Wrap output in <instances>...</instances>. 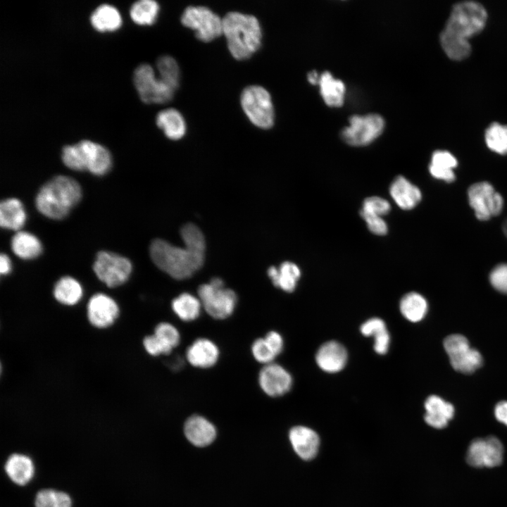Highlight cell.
Here are the masks:
<instances>
[{
	"instance_id": "cell-1",
	"label": "cell",
	"mask_w": 507,
	"mask_h": 507,
	"mask_svg": "<svg viewBox=\"0 0 507 507\" xmlns=\"http://www.w3.org/2000/svg\"><path fill=\"white\" fill-rule=\"evenodd\" d=\"M184 247L173 246L156 239L149 247L151 260L161 270L177 280L190 277L203 265L206 243L201 230L193 223L182 227Z\"/></svg>"
},
{
	"instance_id": "cell-2",
	"label": "cell",
	"mask_w": 507,
	"mask_h": 507,
	"mask_svg": "<svg viewBox=\"0 0 507 507\" xmlns=\"http://www.w3.org/2000/svg\"><path fill=\"white\" fill-rule=\"evenodd\" d=\"M223 35L230 54L237 61L250 58L262 44V27L253 15L227 13L223 18Z\"/></svg>"
},
{
	"instance_id": "cell-3",
	"label": "cell",
	"mask_w": 507,
	"mask_h": 507,
	"mask_svg": "<svg viewBox=\"0 0 507 507\" xmlns=\"http://www.w3.org/2000/svg\"><path fill=\"white\" fill-rule=\"evenodd\" d=\"M82 198V189L74 179L58 175L46 182L38 192L35 205L44 216L60 220L65 218Z\"/></svg>"
},
{
	"instance_id": "cell-4",
	"label": "cell",
	"mask_w": 507,
	"mask_h": 507,
	"mask_svg": "<svg viewBox=\"0 0 507 507\" xmlns=\"http://www.w3.org/2000/svg\"><path fill=\"white\" fill-rule=\"evenodd\" d=\"M62 161L71 170H87L95 175H104L112 166V158L104 146L90 140H81L62 149Z\"/></svg>"
},
{
	"instance_id": "cell-5",
	"label": "cell",
	"mask_w": 507,
	"mask_h": 507,
	"mask_svg": "<svg viewBox=\"0 0 507 507\" xmlns=\"http://www.w3.org/2000/svg\"><path fill=\"white\" fill-rule=\"evenodd\" d=\"M487 13L480 4L468 1L453 6L443 31L457 38L468 40L484 27Z\"/></svg>"
},
{
	"instance_id": "cell-6",
	"label": "cell",
	"mask_w": 507,
	"mask_h": 507,
	"mask_svg": "<svg viewBox=\"0 0 507 507\" xmlns=\"http://www.w3.org/2000/svg\"><path fill=\"white\" fill-rule=\"evenodd\" d=\"M242 108L256 127L270 129L275 123V110L270 94L260 85L246 87L240 95Z\"/></svg>"
},
{
	"instance_id": "cell-7",
	"label": "cell",
	"mask_w": 507,
	"mask_h": 507,
	"mask_svg": "<svg viewBox=\"0 0 507 507\" xmlns=\"http://www.w3.org/2000/svg\"><path fill=\"white\" fill-rule=\"evenodd\" d=\"M180 21L194 32L196 38L211 42L223 35V18L204 6H189L183 11Z\"/></svg>"
},
{
	"instance_id": "cell-8",
	"label": "cell",
	"mask_w": 507,
	"mask_h": 507,
	"mask_svg": "<svg viewBox=\"0 0 507 507\" xmlns=\"http://www.w3.org/2000/svg\"><path fill=\"white\" fill-rule=\"evenodd\" d=\"M133 82L141 101L146 104L168 103L176 92L156 77L154 68L147 63L140 64L135 68Z\"/></svg>"
},
{
	"instance_id": "cell-9",
	"label": "cell",
	"mask_w": 507,
	"mask_h": 507,
	"mask_svg": "<svg viewBox=\"0 0 507 507\" xmlns=\"http://www.w3.org/2000/svg\"><path fill=\"white\" fill-rule=\"evenodd\" d=\"M132 269V263L127 258L106 251H99L93 264L97 277L109 287L124 284Z\"/></svg>"
},
{
	"instance_id": "cell-10",
	"label": "cell",
	"mask_w": 507,
	"mask_h": 507,
	"mask_svg": "<svg viewBox=\"0 0 507 507\" xmlns=\"http://www.w3.org/2000/svg\"><path fill=\"white\" fill-rule=\"evenodd\" d=\"M384 127V119L377 114L353 115L349 126L342 130V137L351 146H365L378 137Z\"/></svg>"
},
{
	"instance_id": "cell-11",
	"label": "cell",
	"mask_w": 507,
	"mask_h": 507,
	"mask_svg": "<svg viewBox=\"0 0 507 507\" xmlns=\"http://www.w3.org/2000/svg\"><path fill=\"white\" fill-rule=\"evenodd\" d=\"M503 458V445L495 436L473 439L465 455L466 462L474 468H495L502 463Z\"/></svg>"
},
{
	"instance_id": "cell-12",
	"label": "cell",
	"mask_w": 507,
	"mask_h": 507,
	"mask_svg": "<svg viewBox=\"0 0 507 507\" xmlns=\"http://www.w3.org/2000/svg\"><path fill=\"white\" fill-rule=\"evenodd\" d=\"M198 295L204 310L215 319H225L231 315L237 304L234 291L224 287H217L211 283L200 285Z\"/></svg>"
},
{
	"instance_id": "cell-13",
	"label": "cell",
	"mask_w": 507,
	"mask_h": 507,
	"mask_svg": "<svg viewBox=\"0 0 507 507\" xmlns=\"http://www.w3.org/2000/svg\"><path fill=\"white\" fill-rule=\"evenodd\" d=\"M452 367L457 371L470 374L482 364L480 352L470 346L468 339L461 334L448 336L444 342Z\"/></svg>"
},
{
	"instance_id": "cell-14",
	"label": "cell",
	"mask_w": 507,
	"mask_h": 507,
	"mask_svg": "<svg viewBox=\"0 0 507 507\" xmlns=\"http://www.w3.org/2000/svg\"><path fill=\"white\" fill-rule=\"evenodd\" d=\"M468 196L475 216L480 220H487L502 211L503 200L501 195L487 182L472 184L468 188Z\"/></svg>"
},
{
	"instance_id": "cell-15",
	"label": "cell",
	"mask_w": 507,
	"mask_h": 507,
	"mask_svg": "<svg viewBox=\"0 0 507 507\" xmlns=\"http://www.w3.org/2000/svg\"><path fill=\"white\" fill-rule=\"evenodd\" d=\"M259 384L270 396L277 397L287 393L292 386V377L283 367L275 363L265 365L260 371Z\"/></svg>"
},
{
	"instance_id": "cell-16",
	"label": "cell",
	"mask_w": 507,
	"mask_h": 507,
	"mask_svg": "<svg viewBox=\"0 0 507 507\" xmlns=\"http://www.w3.org/2000/svg\"><path fill=\"white\" fill-rule=\"evenodd\" d=\"M119 314L116 302L109 296L98 293L91 297L87 303V318L89 323L98 328L111 326Z\"/></svg>"
},
{
	"instance_id": "cell-17",
	"label": "cell",
	"mask_w": 507,
	"mask_h": 507,
	"mask_svg": "<svg viewBox=\"0 0 507 507\" xmlns=\"http://www.w3.org/2000/svg\"><path fill=\"white\" fill-rule=\"evenodd\" d=\"M289 439L296 454L303 461H311L316 457L320 446V439L313 429L296 425L289 432Z\"/></svg>"
},
{
	"instance_id": "cell-18",
	"label": "cell",
	"mask_w": 507,
	"mask_h": 507,
	"mask_svg": "<svg viewBox=\"0 0 507 507\" xmlns=\"http://www.w3.org/2000/svg\"><path fill=\"white\" fill-rule=\"evenodd\" d=\"M348 359L345 347L336 341H328L322 344L315 354L318 367L327 373H337L342 370Z\"/></svg>"
},
{
	"instance_id": "cell-19",
	"label": "cell",
	"mask_w": 507,
	"mask_h": 507,
	"mask_svg": "<svg viewBox=\"0 0 507 507\" xmlns=\"http://www.w3.org/2000/svg\"><path fill=\"white\" fill-rule=\"evenodd\" d=\"M184 433L188 441L198 447L211 444L216 437L215 426L203 416L194 415L186 420Z\"/></svg>"
},
{
	"instance_id": "cell-20",
	"label": "cell",
	"mask_w": 507,
	"mask_h": 507,
	"mask_svg": "<svg viewBox=\"0 0 507 507\" xmlns=\"http://www.w3.org/2000/svg\"><path fill=\"white\" fill-rule=\"evenodd\" d=\"M424 420L430 427L442 429L454 415L453 405L437 395H431L425 401Z\"/></svg>"
},
{
	"instance_id": "cell-21",
	"label": "cell",
	"mask_w": 507,
	"mask_h": 507,
	"mask_svg": "<svg viewBox=\"0 0 507 507\" xmlns=\"http://www.w3.org/2000/svg\"><path fill=\"white\" fill-rule=\"evenodd\" d=\"M186 356L188 362L193 366L206 368L213 366L217 362L219 350L211 340L200 338L194 341L187 349Z\"/></svg>"
},
{
	"instance_id": "cell-22",
	"label": "cell",
	"mask_w": 507,
	"mask_h": 507,
	"mask_svg": "<svg viewBox=\"0 0 507 507\" xmlns=\"http://www.w3.org/2000/svg\"><path fill=\"white\" fill-rule=\"evenodd\" d=\"M389 193L395 203L402 209L409 210L420 201V190L406 177H396L389 187Z\"/></svg>"
},
{
	"instance_id": "cell-23",
	"label": "cell",
	"mask_w": 507,
	"mask_h": 507,
	"mask_svg": "<svg viewBox=\"0 0 507 507\" xmlns=\"http://www.w3.org/2000/svg\"><path fill=\"white\" fill-rule=\"evenodd\" d=\"M156 124L171 140L182 139L187 132V123L182 113L175 108H169L159 111Z\"/></svg>"
},
{
	"instance_id": "cell-24",
	"label": "cell",
	"mask_w": 507,
	"mask_h": 507,
	"mask_svg": "<svg viewBox=\"0 0 507 507\" xmlns=\"http://www.w3.org/2000/svg\"><path fill=\"white\" fill-rule=\"evenodd\" d=\"M8 477L15 484L25 485L32 478L35 468L32 460L27 456L14 453L10 456L5 464Z\"/></svg>"
},
{
	"instance_id": "cell-25",
	"label": "cell",
	"mask_w": 507,
	"mask_h": 507,
	"mask_svg": "<svg viewBox=\"0 0 507 507\" xmlns=\"http://www.w3.org/2000/svg\"><path fill=\"white\" fill-rule=\"evenodd\" d=\"M26 213L23 204L15 198H9L0 204V225L1 227L18 230L26 221Z\"/></svg>"
},
{
	"instance_id": "cell-26",
	"label": "cell",
	"mask_w": 507,
	"mask_h": 507,
	"mask_svg": "<svg viewBox=\"0 0 507 507\" xmlns=\"http://www.w3.org/2000/svg\"><path fill=\"white\" fill-rule=\"evenodd\" d=\"M268 275L275 287L282 290L292 292L296 287L301 276L299 268L294 263L285 261L279 268L271 266L268 270Z\"/></svg>"
},
{
	"instance_id": "cell-27",
	"label": "cell",
	"mask_w": 507,
	"mask_h": 507,
	"mask_svg": "<svg viewBox=\"0 0 507 507\" xmlns=\"http://www.w3.org/2000/svg\"><path fill=\"white\" fill-rule=\"evenodd\" d=\"M457 165L456 158L450 152L438 150L432 154L429 170L434 178L451 182L456 178L453 169Z\"/></svg>"
},
{
	"instance_id": "cell-28",
	"label": "cell",
	"mask_w": 507,
	"mask_h": 507,
	"mask_svg": "<svg viewBox=\"0 0 507 507\" xmlns=\"http://www.w3.org/2000/svg\"><path fill=\"white\" fill-rule=\"evenodd\" d=\"M90 23L99 32H112L121 26L122 18L119 11L114 6L101 4L91 14Z\"/></svg>"
},
{
	"instance_id": "cell-29",
	"label": "cell",
	"mask_w": 507,
	"mask_h": 507,
	"mask_svg": "<svg viewBox=\"0 0 507 507\" xmlns=\"http://www.w3.org/2000/svg\"><path fill=\"white\" fill-rule=\"evenodd\" d=\"M11 249L18 257L27 260L39 256L42 251V245L35 235L20 231L11 239Z\"/></svg>"
},
{
	"instance_id": "cell-30",
	"label": "cell",
	"mask_w": 507,
	"mask_h": 507,
	"mask_svg": "<svg viewBox=\"0 0 507 507\" xmlns=\"http://www.w3.org/2000/svg\"><path fill=\"white\" fill-rule=\"evenodd\" d=\"M320 94L324 101L330 106H339L344 102L345 86L329 72L320 75L318 82Z\"/></svg>"
},
{
	"instance_id": "cell-31",
	"label": "cell",
	"mask_w": 507,
	"mask_h": 507,
	"mask_svg": "<svg viewBox=\"0 0 507 507\" xmlns=\"http://www.w3.org/2000/svg\"><path fill=\"white\" fill-rule=\"evenodd\" d=\"M53 293L59 303L72 306L80 301L83 290L77 280L72 277L65 276L56 282Z\"/></svg>"
},
{
	"instance_id": "cell-32",
	"label": "cell",
	"mask_w": 507,
	"mask_h": 507,
	"mask_svg": "<svg viewBox=\"0 0 507 507\" xmlns=\"http://www.w3.org/2000/svg\"><path fill=\"white\" fill-rule=\"evenodd\" d=\"M400 311L411 322H419L426 315L428 305L426 299L418 292H409L400 301Z\"/></svg>"
},
{
	"instance_id": "cell-33",
	"label": "cell",
	"mask_w": 507,
	"mask_h": 507,
	"mask_svg": "<svg viewBox=\"0 0 507 507\" xmlns=\"http://www.w3.org/2000/svg\"><path fill=\"white\" fill-rule=\"evenodd\" d=\"M171 306L181 320L192 321L199 315L202 305L199 299L189 293H182L173 300Z\"/></svg>"
},
{
	"instance_id": "cell-34",
	"label": "cell",
	"mask_w": 507,
	"mask_h": 507,
	"mask_svg": "<svg viewBox=\"0 0 507 507\" xmlns=\"http://www.w3.org/2000/svg\"><path fill=\"white\" fill-rule=\"evenodd\" d=\"M160 10L159 4L153 0H140L130 7L132 21L139 25H151L156 23Z\"/></svg>"
},
{
	"instance_id": "cell-35",
	"label": "cell",
	"mask_w": 507,
	"mask_h": 507,
	"mask_svg": "<svg viewBox=\"0 0 507 507\" xmlns=\"http://www.w3.org/2000/svg\"><path fill=\"white\" fill-rule=\"evenodd\" d=\"M156 67L158 77L177 91L180 82V69L176 60L169 55L161 56L158 58Z\"/></svg>"
},
{
	"instance_id": "cell-36",
	"label": "cell",
	"mask_w": 507,
	"mask_h": 507,
	"mask_svg": "<svg viewBox=\"0 0 507 507\" xmlns=\"http://www.w3.org/2000/svg\"><path fill=\"white\" fill-rule=\"evenodd\" d=\"M440 43L446 54L453 60H463L471 52L468 40L457 38L444 31L440 34Z\"/></svg>"
},
{
	"instance_id": "cell-37",
	"label": "cell",
	"mask_w": 507,
	"mask_h": 507,
	"mask_svg": "<svg viewBox=\"0 0 507 507\" xmlns=\"http://www.w3.org/2000/svg\"><path fill=\"white\" fill-rule=\"evenodd\" d=\"M485 142L489 149L501 154H507V125L492 123L485 132Z\"/></svg>"
},
{
	"instance_id": "cell-38",
	"label": "cell",
	"mask_w": 507,
	"mask_h": 507,
	"mask_svg": "<svg viewBox=\"0 0 507 507\" xmlns=\"http://www.w3.org/2000/svg\"><path fill=\"white\" fill-rule=\"evenodd\" d=\"M35 507H71L70 496L60 491L51 489H42L35 499Z\"/></svg>"
},
{
	"instance_id": "cell-39",
	"label": "cell",
	"mask_w": 507,
	"mask_h": 507,
	"mask_svg": "<svg viewBox=\"0 0 507 507\" xmlns=\"http://www.w3.org/2000/svg\"><path fill=\"white\" fill-rule=\"evenodd\" d=\"M390 208V204L386 199L380 196H370L364 200L360 214L382 217L389 213Z\"/></svg>"
},
{
	"instance_id": "cell-40",
	"label": "cell",
	"mask_w": 507,
	"mask_h": 507,
	"mask_svg": "<svg viewBox=\"0 0 507 507\" xmlns=\"http://www.w3.org/2000/svg\"><path fill=\"white\" fill-rule=\"evenodd\" d=\"M154 334L173 349L180 343V333L176 327L170 323H159L154 330Z\"/></svg>"
},
{
	"instance_id": "cell-41",
	"label": "cell",
	"mask_w": 507,
	"mask_h": 507,
	"mask_svg": "<svg viewBox=\"0 0 507 507\" xmlns=\"http://www.w3.org/2000/svg\"><path fill=\"white\" fill-rule=\"evenodd\" d=\"M251 351L257 361L265 365L273 363L277 356L264 338H258L254 341Z\"/></svg>"
},
{
	"instance_id": "cell-42",
	"label": "cell",
	"mask_w": 507,
	"mask_h": 507,
	"mask_svg": "<svg viewBox=\"0 0 507 507\" xmlns=\"http://www.w3.org/2000/svg\"><path fill=\"white\" fill-rule=\"evenodd\" d=\"M143 345L146 351L152 356L170 353L173 348L169 346L154 334L146 336L143 341Z\"/></svg>"
},
{
	"instance_id": "cell-43",
	"label": "cell",
	"mask_w": 507,
	"mask_h": 507,
	"mask_svg": "<svg viewBox=\"0 0 507 507\" xmlns=\"http://www.w3.org/2000/svg\"><path fill=\"white\" fill-rule=\"evenodd\" d=\"M489 280L496 290L507 294V264L496 265L490 273Z\"/></svg>"
},
{
	"instance_id": "cell-44",
	"label": "cell",
	"mask_w": 507,
	"mask_h": 507,
	"mask_svg": "<svg viewBox=\"0 0 507 507\" xmlns=\"http://www.w3.org/2000/svg\"><path fill=\"white\" fill-rule=\"evenodd\" d=\"M365 221L369 230L377 235H384L387 232L388 227L382 217L376 215H361Z\"/></svg>"
},
{
	"instance_id": "cell-45",
	"label": "cell",
	"mask_w": 507,
	"mask_h": 507,
	"mask_svg": "<svg viewBox=\"0 0 507 507\" xmlns=\"http://www.w3.org/2000/svg\"><path fill=\"white\" fill-rule=\"evenodd\" d=\"M374 350L378 354H385L389 346L390 336L387 329L377 333L374 336Z\"/></svg>"
},
{
	"instance_id": "cell-46",
	"label": "cell",
	"mask_w": 507,
	"mask_h": 507,
	"mask_svg": "<svg viewBox=\"0 0 507 507\" xmlns=\"http://www.w3.org/2000/svg\"><path fill=\"white\" fill-rule=\"evenodd\" d=\"M387 328L385 323L379 318H373L363 323L361 327V332L365 337L373 336L374 333Z\"/></svg>"
},
{
	"instance_id": "cell-47",
	"label": "cell",
	"mask_w": 507,
	"mask_h": 507,
	"mask_svg": "<svg viewBox=\"0 0 507 507\" xmlns=\"http://www.w3.org/2000/svg\"><path fill=\"white\" fill-rule=\"evenodd\" d=\"M264 339L276 356L282 352L284 343L282 336L278 332L270 331L267 333Z\"/></svg>"
},
{
	"instance_id": "cell-48",
	"label": "cell",
	"mask_w": 507,
	"mask_h": 507,
	"mask_svg": "<svg viewBox=\"0 0 507 507\" xmlns=\"http://www.w3.org/2000/svg\"><path fill=\"white\" fill-rule=\"evenodd\" d=\"M494 415L499 422L507 426V401H502L496 405Z\"/></svg>"
},
{
	"instance_id": "cell-49",
	"label": "cell",
	"mask_w": 507,
	"mask_h": 507,
	"mask_svg": "<svg viewBox=\"0 0 507 507\" xmlns=\"http://www.w3.org/2000/svg\"><path fill=\"white\" fill-rule=\"evenodd\" d=\"M11 261L10 258L5 254L2 253L0 256V273L1 275L8 274L11 269Z\"/></svg>"
},
{
	"instance_id": "cell-50",
	"label": "cell",
	"mask_w": 507,
	"mask_h": 507,
	"mask_svg": "<svg viewBox=\"0 0 507 507\" xmlns=\"http://www.w3.org/2000/svg\"><path fill=\"white\" fill-rule=\"evenodd\" d=\"M320 76L316 71H311L308 74V80L312 84H315L319 82Z\"/></svg>"
},
{
	"instance_id": "cell-51",
	"label": "cell",
	"mask_w": 507,
	"mask_h": 507,
	"mask_svg": "<svg viewBox=\"0 0 507 507\" xmlns=\"http://www.w3.org/2000/svg\"><path fill=\"white\" fill-rule=\"evenodd\" d=\"M503 230L506 236L507 237V218L506 219V220L504 221V223L503 224Z\"/></svg>"
}]
</instances>
